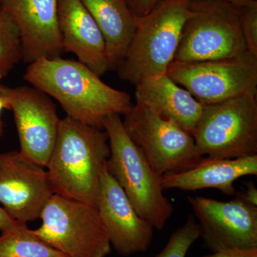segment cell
<instances>
[{
  "label": "cell",
  "instance_id": "1",
  "mask_svg": "<svg viewBox=\"0 0 257 257\" xmlns=\"http://www.w3.org/2000/svg\"><path fill=\"white\" fill-rule=\"evenodd\" d=\"M24 78L58 101L67 116L94 127L103 128L107 116L124 115L133 106L128 93L108 85L79 61L39 59L29 64Z\"/></svg>",
  "mask_w": 257,
  "mask_h": 257
},
{
  "label": "cell",
  "instance_id": "2",
  "mask_svg": "<svg viewBox=\"0 0 257 257\" xmlns=\"http://www.w3.org/2000/svg\"><path fill=\"white\" fill-rule=\"evenodd\" d=\"M110 155L107 134L66 116L46 167L54 194L96 207L101 175Z\"/></svg>",
  "mask_w": 257,
  "mask_h": 257
},
{
  "label": "cell",
  "instance_id": "3",
  "mask_svg": "<svg viewBox=\"0 0 257 257\" xmlns=\"http://www.w3.org/2000/svg\"><path fill=\"white\" fill-rule=\"evenodd\" d=\"M107 134L110 155L106 161L108 172L124 191L139 215L162 230L175 208L164 194L162 177L147 162L142 150L125 131L119 114H111L103 122Z\"/></svg>",
  "mask_w": 257,
  "mask_h": 257
},
{
  "label": "cell",
  "instance_id": "4",
  "mask_svg": "<svg viewBox=\"0 0 257 257\" xmlns=\"http://www.w3.org/2000/svg\"><path fill=\"white\" fill-rule=\"evenodd\" d=\"M190 15L188 0H164L138 18L127 52L116 69L119 78L136 85L144 79L167 74Z\"/></svg>",
  "mask_w": 257,
  "mask_h": 257
},
{
  "label": "cell",
  "instance_id": "5",
  "mask_svg": "<svg viewBox=\"0 0 257 257\" xmlns=\"http://www.w3.org/2000/svg\"><path fill=\"white\" fill-rule=\"evenodd\" d=\"M189 8L172 64L232 58L247 52L241 27L242 8L221 0H192Z\"/></svg>",
  "mask_w": 257,
  "mask_h": 257
},
{
  "label": "cell",
  "instance_id": "6",
  "mask_svg": "<svg viewBox=\"0 0 257 257\" xmlns=\"http://www.w3.org/2000/svg\"><path fill=\"white\" fill-rule=\"evenodd\" d=\"M257 91L203 104L192 134L198 154L236 159L257 155Z\"/></svg>",
  "mask_w": 257,
  "mask_h": 257
},
{
  "label": "cell",
  "instance_id": "7",
  "mask_svg": "<svg viewBox=\"0 0 257 257\" xmlns=\"http://www.w3.org/2000/svg\"><path fill=\"white\" fill-rule=\"evenodd\" d=\"M42 225L32 234L69 257H106L109 236L94 206L54 194L40 216Z\"/></svg>",
  "mask_w": 257,
  "mask_h": 257
},
{
  "label": "cell",
  "instance_id": "8",
  "mask_svg": "<svg viewBox=\"0 0 257 257\" xmlns=\"http://www.w3.org/2000/svg\"><path fill=\"white\" fill-rule=\"evenodd\" d=\"M122 124L152 170L161 177L189 170L204 157L198 154L190 133L137 103L125 113Z\"/></svg>",
  "mask_w": 257,
  "mask_h": 257
},
{
  "label": "cell",
  "instance_id": "9",
  "mask_svg": "<svg viewBox=\"0 0 257 257\" xmlns=\"http://www.w3.org/2000/svg\"><path fill=\"white\" fill-rule=\"evenodd\" d=\"M167 75L202 104L229 100L257 91V54L189 64H171Z\"/></svg>",
  "mask_w": 257,
  "mask_h": 257
},
{
  "label": "cell",
  "instance_id": "10",
  "mask_svg": "<svg viewBox=\"0 0 257 257\" xmlns=\"http://www.w3.org/2000/svg\"><path fill=\"white\" fill-rule=\"evenodd\" d=\"M0 94L14 114L20 152L46 168L60 123L57 106L50 96L34 87H10L0 84Z\"/></svg>",
  "mask_w": 257,
  "mask_h": 257
},
{
  "label": "cell",
  "instance_id": "11",
  "mask_svg": "<svg viewBox=\"0 0 257 257\" xmlns=\"http://www.w3.org/2000/svg\"><path fill=\"white\" fill-rule=\"evenodd\" d=\"M229 202L187 197L205 247L212 252L229 248H257V206L239 193Z\"/></svg>",
  "mask_w": 257,
  "mask_h": 257
},
{
  "label": "cell",
  "instance_id": "12",
  "mask_svg": "<svg viewBox=\"0 0 257 257\" xmlns=\"http://www.w3.org/2000/svg\"><path fill=\"white\" fill-rule=\"evenodd\" d=\"M54 192L45 167L20 151L0 153V206L18 222L40 218Z\"/></svg>",
  "mask_w": 257,
  "mask_h": 257
},
{
  "label": "cell",
  "instance_id": "13",
  "mask_svg": "<svg viewBox=\"0 0 257 257\" xmlns=\"http://www.w3.org/2000/svg\"><path fill=\"white\" fill-rule=\"evenodd\" d=\"M96 207L111 248L118 254L130 256L146 252L155 228L139 215L106 167L101 175Z\"/></svg>",
  "mask_w": 257,
  "mask_h": 257
},
{
  "label": "cell",
  "instance_id": "14",
  "mask_svg": "<svg viewBox=\"0 0 257 257\" xmlns=\"http://www.w3.org/2000/svg\"><path fill=\"white\" fill-rule=\"evenodd\" d=\"M59 0H3L0 5L17 25L23 61L61 57L64 52L57 18Z\"/></svg>",
  "mask_w": 257,
  "mask_h": 257
},
{
  "label": "cell",
  "instance_id": "15",
  "mask_svg": "<svg viewBox=\"0 0 257 257\" xmlns=\"http://www.w3.org/2000/svg\"><path fill=\"white\" fill-rule=\"evenodd\" d=\"M57 18L64 52L74 54L99 77L109 71L104 37L82 2L59 0Z\"/></svg>",
  "mask_w": 257,
  "mask_h": 257
},
{
  "label": "cell",
  "instance_id": "16",
  "mask_svg": "<svg viewBox=\"0 0 257 257\" xmlns=\"http://www.w3.org/2000/svg\"><path fill=\"white\" fill-rule=\"evenodd\" d=\"M250 175H257V155L236 159L204 157L189 170L165 174L161 182L163 190L216 189L225 195L233 196L236 193L235 181Z\"/></svg>",
  "mask_w": 257,
  "mask_h": 257
},
{
  "label": "cell",
  "instance_id": "17",
  "mask_svg": "<svg viewBox=\"0 0 257 257\" xmlns=\"http://www.w3.org/2000/svg\"><path fill=\"white\" fill-rule=\"evenodd\" d=\"M137 104L174 121L192 135L202 114L203 104L167 74L144 79L136 84Z\"/></svg>",
  "mask_w": 257,
  "mask_h": 257
},
{
  "label": "cell",
  "instance_id": "18",
  "mask_svg": "<svg viewBox=\"0 0 257 257\" xmlns=\"http://www.w3.org/2000/svg\"><path fill=\"white\" fill-rule=\"evenodd\" d=\"M89 12L105 42L109 70H116L133 40L138 17L126 0H80Z\"/></svg>",
  "mask_w": 257,
  "mask_h": 257
},
{
  "label": "cell",
  "instance_id": "19",
  "mask_svg": "<svg viewBox=\"0 0 257 257\" xmlns=\"http://www.w3.org/2000/svg\"><path fill=\"white\" fill-rule=\"evenodd\" d=\"M0 257H69L31 232L27 224L18 222L0 235Z\"/></svg>",
  "mask_w": 257,
  "mask_h": 257
},
{
  "label": "cell",
  "instance_id": "20",
  "mask_svg": "<svg viewBox=\"0 0 257 257\" xmlns=\"http://www.w3.org/2000/svg\"><path fill=\"white\" fill-rule=\"evenodd\" d=\"M23 60L20 31L0 6V77L9 74Z\"/></svg>",
  "mask_w": 257,
  "mask_h": 257
},
{
  "label": "cell",
  "instance_id": "21",
  "mask_svg": "<svg viewBox=\"0 0 257 257\" xmlns=\"http://www.w3.org/2000/svg\"><path fill=\"white\" fill-rule=\"evenodd\" d=\"M201 236L195 217L189 215L182 226L171 234L163 249L155 257H186L193 243Z\"/></svg>",
  "mask_w": 257,
  "mask_h": 257
},
{
  "label": "cell",
  "instance_id": "22",
  "mask_svg": "<svg viewBox=\"0 0 257 257\" xmlns=\"http://www.w3.org/2000/svg\"><path fill=\"white\" fill-rule=\"evenodd\" d=\"M241 27L248 50L257 54V2L241 8Z\"/></svg>",
  "mask_w": 257,
  "mask_h": 257
},
{
  "label": "cell",
  "instance_id": "23",
  "mask_svg": "<svg viewBox=\"0 0 257 257\" xmlns=\"http://www.w3.org/2000/svg\"><path fill=\"white\" fill-rule=\"evenodd\" d=\"M164 0H126L128 6L138 18L145 16Z\"/></svg>",
  "mask_w": 257,
  "mask_h": 257
},
{
  "label": "cell",
  "instance_id": "24",
  "mask_svg": "<svg viewBox=\"0 0 257 257\" xmlns=\"http://www.w3.org/2000/svg\"><path fill=\"white\" fill-rule=\"evenodd\" d=\"M202 257H257V248H229L215 251Z\"/></svg>",
  "mask_w": 257,
  "mask_h": 257
},
{
  "label": "cell",
  "instance_id": "25",
  "mask_svg": "<svg viewBox=\"0 0 257 257\" xmlns=\"http://www.w3.org/2000/svg\"><path fill=\"white\" fill-rule=\"evenodd\" d=\"M239 194L246 202L257 206V189L252 182H248L246 189Z\"/></svg>",
  "mask_w": 257,
  "mask_h": 257
},
{
  "label": "cell",
  "instance_id": "26",
  "mask_svg": "<svg viewBox=\"0 0 257 257\" xmlns=\"http://www.w3.org/2000/svg\"><path fill=\"white\" fill-rule=\"evenodd\" d=\"M18 221L10 217L9 214L0 206V231H7L14 227Z\"/></svg>",
  "mask_w": 257,
  "mask_h": 257
},
{
  "label": "cell",
  "instance_id": "27",
  "mask_svg": "<svg viewBox=\"0 0 257 257\" xmlns=\"http://www.w3.org/2000/svg\"><path fill=\"white\" fill-rule=\"evenodd\" d=\"M5 109H10L9 104L4 96L0 94V138L4 133V124H3V119H2V113Z\"/></svg>",
  "mask_w": 257,
  "mask_h": 257
},
{
  "label": "cell",
  "instance_id": "28",
  "mask_svg": "<svg viewBox=\"0 0 257 257\" xmlns=\"http://www.w3.org/2000/svg\"><path fill=\"white\" fill-rule=\"evenodd\" d=\"M188 1H192V0H188ZM221 1L226 2V3L239 7V8H243V7L248 6L253 3H256L257 0H221Z\"/></svg>",
  "mask_w": 257,
  "mask_h": 257
},
{
  "label": "cell",
  "instance_id": "29",
  "mask_svg": "<svg viewBox=\"0 0 257 257\" xmlns=\"http://www.w3.org/2000/svg\"><path fill=\"white\" fill-rule=\"evenodd\" d=\"M3 0H0V5H1L2 3H3Z\"/></svg>",
  "mask_w": 257,
  "mask_h": 257
},
{
  "label": "cell",
  "instance_id": "30",
  "mask_svg": "<svg viewBox=\"0 0 257 257\" xmlns=\"http://www.w3.org/2000/svg\"><path fill=\"white\" fill-rule=\"evenodd\" d=\"M3 79L2 77H0V81H1V79Z\"/></svg>",
  "mask_w": 257,
  "mask_h": 257
}]
</instances>
